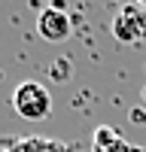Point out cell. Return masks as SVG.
I'll return each mask as SVG.
<instances>
[{
	"instance_id": "cell-1",
	"label": "cell",
	"mask_w": 146,
	"mask_h": 152,
	"mask_svg": "<svg viewBox=\"0 0 146 152\" xmlns=\"http://www.w3.org/2000/svg\"><path fill=\"white\" fill-rule=\"evenodd\" d=\"M12 110L18 113L21 119H46L49 113H52V94H49V88L36 79H24L12 88Z\"/></svg>"
},
{
	"instance_id": "cell-2",
	"label": "cell",
	"mask_w": 146,
	"mask_h": 152,
	"mask_svg": "<svg viewBox=\"0 0 146 152\" xmlns=\"http://www.w3.org/2000/svg\"><path fill=\"white\" fill-rule=\"evenodd\" d=\"M113 37L125 46H134L146 37V6H125L113 18Z\"/></svg>"
},
{
	"instance_id": "cell-4",
	"label": "cell",
	"mask_w": 146,
	"mask_h": 152,
	"mask_svg": "<svg viewBox=\"0 0 146 152\" xmlns=\"http://www.w3.org/2000/svg\"><path fill=\"white\" fill-rule=\"evenodd\" d=\"M134 146L119 134L113 125H97L91 131V152H131Z\"/></svg>"
},
{
	"instance_id": "cell-6",
	"label": "cell",
	"mask_w": 146,
	"mask_h": 152,
	"mask_svg": "<svg viewBox=\"0 0 146 152\" xmlns=\"http://www.w3.org/2000/svg\"><path fill=\"white\" fill-rule=\"evenodd\" d=\"M49 70H52V79H55V82H67L70 76H73V64H70V58H55Z\"/></svg>"
},
{
	"instance_id": "cell-8",
	"label": "cell",
	"mask_w": 146,
	"mask_h": 152,
	"mask_svg": "<svg viewBox=\"0 0 146 152\" xmlns=\"http://www.w3.org/2000/svg\"><path fill=\"white\" fill-rule=\"evenodd\" d=\"M131 152H146V149H143V146H134V149H131Z\"/></svg>"
},
{
	"instance_id": "cell-3",
	"label": "cell",
	"mask_w": 146,
	"mask_h": 152,
	"mask_svg": "<svg viewBox=\"0 0 146 152\" xmlns=\"http://www.w3.org/2000/svg\"><path fill=\"white\" fill-rule=\"evenodd\" d=\"M36 34H40L46 43H64L73 34L70 15L61 6H46L40 15H36Z\"/></svg>"
},
{
	"instance_id": "cell-7",
	"label": "cell",
	"mask_w": 146,
	"mask_h": 152,
	"mask_svg": "<svg viewBox=\"0 0 146 152\" xmlns=\"http://www.w3.org/2000/svg\"><path fill=\"white\" fill-rule=\"evenodd\" d=\"M131 119L137 122V125H146V113H140V110H131Z\"/></svg>"
},
{
	"instance_id": "cell-5",
	"label": "cell",
	"mask_w": 146,
	"mask_h": 152,
	"mask_svg": "<svg viewBox=\"0 0 146 152\" xmlns=\"http://www.w3.org/2000/svg\"><path fill=\"white\" fill-rule=\"evenodd\" d=\"M9 152H67V146L58 140H46V137H24Z\"/></svg>"
},
{
	"instance_id": "cell-9",
	"label": "cell",
	"mask_w": 146,
	"mask_h": 152,
	"mask_svg": "<svg viewBox=\"0 0 146 152\" xmlns=\"http://www.w3.org/2000/svg\"><path fill=\"white\" fill-rule=\"evenodd\" d=\"M143 97H146V88H143Z\"/></svg>"
}]
</instances>
